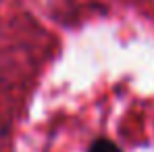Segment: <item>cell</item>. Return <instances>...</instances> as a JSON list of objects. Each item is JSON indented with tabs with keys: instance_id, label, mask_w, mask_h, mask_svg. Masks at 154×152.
Segmentation results:
<instances>
[{
	"instance_id": "cell-1",
	"label": "cell",
	"mask_w": 154,
	"mask_h": 152,
	"mask_svg": "<svg viewBox=\"0 0 154 152\" xmlns=\"http://www.w3.org/2000/svg\"><path fill=\"white\" fill-rule=\"evenodd\" d=\"M88 152H123L112 140H108V138H98V140H94L92 144H90V148Z\"/></svg>"
}]
</instances>
